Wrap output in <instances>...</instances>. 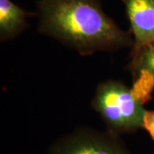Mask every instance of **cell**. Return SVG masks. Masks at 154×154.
<instances>
[{
	"label": "cell",
	"mask_w": 154,
	"mask_h": 154,
	"mask_svg": "<svg viewBox=\"0 0 154 154\" xmlns=\"http://www.w3.org/2000/svg\"><path fill=\"white\" fill-rule=\"evenodd\" d=\"M134 98L141 105L148 103L154 91V75L146 70H140L133 76L130 88Z\"/></svg>",
	"instance_id": "cell-7"
},
{
	"label": "cell",
	"mask_w": 154,
	"mask_h": 154,
	"mask_svg": "<svg viewBox=\"0 0 154 154\" xmlns=\"http://www.w3.org/2000/svg\"><path fill=\"white\" fill-rule=\"evenodd\" d=\"M31 17H36V12L26 11L12 0H0V42L20 36L28 28Z\"/></svg>",
	"instance_id": "cell-5"
},
{
	"label": "cell",
	"mask_w": 154,
	"mask_h": 154,
	"mask_svg": "<svg viewBox=\"0 0 154 154\" xmlns=\"http://www.w3.org/2000/svg\"><path fill=\"white\" fill-rule=\"evenodd\" d=\"M91 105L106 129L116 134H134L142 128L146 108L134 98L130 88L121 81L107 80L99 83Z\"/></svg>",
	"instance_id": "cell-2"
},
{
	"label": "cell",
	"mask_w": 154,
	"mask_h": 154,
	"mask_svg": "<svg viewBox=\"0 0 154 154\" xmlns=\"http://www.w3.org/2000/svg\"><path fill=\"white\" fill-rule=\"evenodd\" d=\"M127 70L134 76L140 70H146L154 75V42L137 51H130Z\"/></svg>",
	"instance_id": "cell-6"
},
{
	"label": "cell",
	"mask_w": 154,
	"mask_h": 154,
	"mask_svg": "<svg viewBox=\"0 0 154 154\" xmlns=\"http://www.w3.org/2000/svg\"><path fill=\"white\" fill-rule=\"evenodd\" d=\"M48 154H133L120 135L79 127L50 145Z\"/></svg>",
	"instance_id": "cell-3"
},
{
	"label": "cell",
	"mask_w": 154,
	"mask_h": 154,
	"mask_svg": "<svg viewBox=\"0 0 154 154\" xmlns=\"http://www.w3.org/2000/svg\"><path fill=\"white\" fill-rule=\"evenodd\" d=\"M36 6L38 33L80 55L133 47L130 32L105 13L100 0H38Z\"/></svg>",
	"instance_id": "cell-1"
},
{
	"label": "cell",
	"mask_w": 154,
	"mask_h": 154,
	"mask_svg": "<svg viewBox=\"0 0 154 154\" xmlns=\"http://www.w3.org/2000/svg\"><path fill=\"white\" fill-rule=\"evenodd\" d=\"M148 134L150 139L154 143V110H146L142 119V128Z\"/></svg>",
	"instance_id": "cell-8"
},
{
	"label": "cell",
	"mask_w": 154,
	"mask_h": 154,
	"mask_svg": "<svg viewBox=\"0 0 154 154\" xmlns=\"http://www.w3.org/2000/svg\"><path fill=\"white\" fill-rule=\"evenodd\" d=\"M134 39L131 51L154 42V0H122Z\"/></svg>",
	"instance_id": "cell-4"
}]
</instances>
